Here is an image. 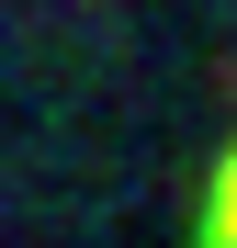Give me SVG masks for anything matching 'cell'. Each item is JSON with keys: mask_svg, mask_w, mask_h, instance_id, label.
I'll use <instances>...</instances> for the list:
<instances>
[{"mask_svg": "<svg viewBox=\"0 0 237 248\" xmlns=\"http://www.w3.org/2000/svg\"><path fill=\"white\" fill-rule=\"evenodd\" d=\"M192 248H237V147H215L204 192H192Z\"/></svg>", "mask_w": 237, "mask_h": 248, "instance_id": "obj_1", "label": "cell"}]
</instances>
